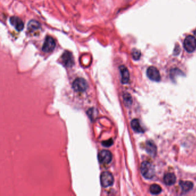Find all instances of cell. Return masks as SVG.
I'll use <instances>...</instances> for the list:
<instances>
[{
	"mask_svg": "<svg viewBox=\"0 0 196 196\" xmlns=\"http://www.w3.org/2000/svg\"><path fill=\"white\" fill-rule=\"evenodd\" d=\"M140 171L143 176L147 179H151L155 175L154 165L148 161L143 162L140 166Z\"/></svg>",
	"mask_w": 196,
	"mask_h": 196,
	"instance_id": "6da1fadb",
	"label": "cell"
},
{
	"mask_svg": "<svg viewBox=\"0 0 196 196\" xmlns=\"http://www.w3.org/2000/svg\"><path fill=\"white\" fill-rule=\"evenodd\" d=\"M183 47L187 53H193L196 49V38L191 35L187 36L184 40Z\"/></svg>",
	"mask_w": 196,
	"mask_h": 196,
	"instance_id": "7a4b0ae2",
	"label": "cell"
},
{
	"mask_svg": "<svg viewBox=\"0 0 196 196\" xmlns=\"http://www.w3.org/2000/svg\"><path fill=\"white\" fill-rule=\"evenodd\" d=\"M88 88V84L86 81L82 78L75 79L73 83V88L75 92H83Z\"/></svg>",
	"mask_w": 196,
	"mask_h": 196,
	"instance_id": "3957f363",
	"label": "cell"
},
{
	"mask_svg": "<svg viewBox=\"0 0 196 196\" xmlns=\"http://www.w3.org/2000/svg\"><path fill=\"white\" fill-rule=\"evenodd\" d=\"M56 46V43L53 38L51 36H47L45 38V39L44 41V44L43 45L42 47V51L46 53H49L54 51Z\"/></svg>",
	"mask_w": 196,
	"mask_h": 196,
	"instance_id": "277c9868",
	"label": "cell"
},
{
	"mask_svg": "<svg viewBox=\"0 0 196 196\" xmlns=\"http://www.w3.org/2000/svg\"><path fill=\"white\" fill-rule=\"evenodd\" d=\"M113 175L108 172H104L101 175V183L103 187L111 186L113 183Z\"/></svg>",
	"mask_w": 196,
	"mask_h": 196,
	"instance_id": "5b68a950",
	"label": "cell"
},
{
	"mask_svg": "<svg viewBox=\"0 0 196 196\" xmlns=\"http://www.w3.org/2000/svg\"><path fill=\"white\" fill-rule=\"evenodd\" d=\"M98 161L101 164H108L112 161V153L108 150H103L98 153Z\"/></svg>",
	"mask_w": 196,
	"mask_h": 196,
	"instance_id": "8992f818",
	"label": "cell"
},
{
	"mask_svg": "<svg viewBox=\"0 0 196 196\" xmlns=\"http://www.w3.org/2000/svg\"><path fill=\"white\" fill-rule=\"evenodd\" d=\"M148 77L153 81L159 82L161 80V75L158 69L154 66L148 67L147 70Z\"/></svg>",
	"mask_w": 196,
	"mask_h": 196,
	"instance_id": "52a82bcc",
	"label": "cell"
},
{
	"mask_svg": "<svg viewBox=\"0 0 196 196\" xmlns=\"http://www.w3.org/2000/svg\"><path fill=\"white\" fill-rule=\"evenodd\" d=\"M40 30L41 25L38 21L34 20L30 21L27 26V30L29 33L32 35H37V34L39 32Z\"/></svg>",
	"mask_w": 196,
	"mask_h": 196,
	"instance_id": "ba28073f",
	"label": "cell"
},
{
	"mask_svg": "<svg viewBox=\"0 0 196 196\" xmlns=\"http://www.w3.org/2000/svg\"><path fill=\"white\" fill-rule=\"evenodd\" d=\"M61 59L64 66L66 67H71L74 64L73 54L68 51L64 52L61 56Z\"/></svg>",
	"mask_w": 196,
	"mask_h": 196,
	"instance_id": "9c48e42d",
	"label": "cell"
},
{
	"mask_svg": "<svg viewBox=\"0 0 196 196\" xmlns=\"http://www.w3.org/2000/svg\"><path fill=\"white\" fill-rule=\"evenodd\" d=\"M10 23L11 25L15 27V29L19 32L21 31L24 29V24L23 21L20 18L17 16L11 17L10 19Z\"/></svg>",
	"mask_w": 196,
	"mask_h": 196,
	"instance_id": "30bf717a",
	"label": "cell"
},
{
	"mask_svg": "<svg viewBox=\"0 0 196 196\" xmlns=\"http://www.w3.org/2000/svg\"><path fill=\"white\" fill-rule=\"evenodd\" d=\"M119 70L122 76V82L125 84L127 83L129 81V73L127 68L125 66H120Z\"/></svg>",
	"mask_w": 196,
	"mask_h": 196,
	"instance_id": "8fae6325",
	"label": "cell"
},
{
	"mask_svg": "<svg viewBox=\"0 0 196 196\" xmlns=\"http://www.w3.org/2000/svg\"><path fill=\"white\" fill-rule=\"evenodd\" d=\"M146 150L147 152L151 156L154 157L157 153V147L151 141H148L146 144Z\"/></svg>",
	"mask_w": 196,
	"mask_h": 196,
	"instance_id": "7c38bea8",
	"label": "cell"
},
{
	"mask_svg": "<svg viewBox=\"0 0 196 196\" xmlns=\"http://www.w3.org/2000/svg\"><path fill=\"white\" fill-rule=\"evenodd\" d=\"M164 182L167 185H172L176 182V176L173 173H167L164 176Z\"/></svg>",
	"mask_w": 196,
	"mask_h": 196,
	"instance_id": "4fadbf2b",
	"label": "cell"
},
{
	"mask_svg": "<svg viewBox=\"0 0 196 196\" xmlns=\"http://www.w3.org/2000/svg\"><path fill=\"white\" fill-rule=\"evenodd\" d=\"M131 127L136 132L138 133L144 132V129L140 125V122L138 119H133L132 120L131 123Z\"/></svg>",
	"mask_w": 196,
	"mask_h": 196,
	"instance_id": "5bb4252c",
	"label": "cell"
},
{
	"mask_svg": "<svg viewBox=\"0 0 196 196\" xmlns=\"http://www.w3.org/2000/svg\"><path fill=\"white\" fill-rule=\"evenodd\" d=\"M180 185L181 187L182 191L187 192L191 191L193 187V184L191 182L183 181H181L180 182Z\"/></svg>",
	"mask_w": 196,
	"mask_h": 196,
	"instance_id": "9a60e30c",
	"label": "cell"
},
{
	"mask_svg": "<svg viewBox=\"0 0 196 196\" xmlns=\"http://www.w3.org/2000/svg\"><path fill=\"white\" fill-rule=\"evenodd\" d=\"M150 191L152 194L156 195V194H159L161 192L162 189H161V186H159L158 185L153 184L152 185H151L150 187Z\"/></svg>",
	"mask_w": 196,
	"mask_h": 196,
	"instance_id": "2e32d148",
	"label": "cell"
},
{
	"mask_svg": "<svg viewBox=\"0 0 196 196\" xmlns=\"http://www.w3.org/2000/svg\"><path fill=\"white\" fill-rule=\"evenodd\" d=\"M132 56L133 59L137 60L140 59L141 56V52L140 50L137 49H133L132 51Z\"/></svg>",
	"mask_w": 196,
	"mask_h": 196,
	"instance_id": "e0dca14e",
	"label": "cell"
},
{
	"mask_svg": "<svg viewBox=\"0 0 196 196\" xmlns=\"http://www.w3.org/2000/svg\"><path fill=\"white\" fill-rule=\"evenodd\" d=\"M124 100L125 101V103L127 105H131L132 103V98L129 94H125L124 96Z\"/></svg>",
	"mask_w": 196,
	"mask_h": 196,
	"instance_id": "ac0fdd59",
	"label": "cell"
},
{
	"mask_svg": "<svg viewBox=\"0 0 196 196\" xmlns=\"http://www.w3.org/2000/svg\"><path fill=\"white\" fill-rule=\"evenodd\" d=\"M113 140L112 139H109L108 140L103 142L102 143V144H103V146H105V147H109L113 144Z\"/></svg>",
	"mask_w": 196,
	"mask_h": 196,
	"instance_id": "d6986e66",
	"label": "cell"
},
{
	"mask_svg": "<svg viewBox=\"0 0 196 196\" xmlns=\"http://www.w3.org/2000/svg\"><path fill=\"white\" fill-rule=\"evenodd\" d=\"M180 51H181V49H180V46H179L178 45H176V47H175L174 54L175 55H178V54L180 53Z\"/></svg>",
	"mask_w": 196,
	"mask_h": 196,
	"instance_id": "ffe728a7",
	"label": "cell"
},
{
	"mask_svg": "<svg viewBox=\"0 0 196 196\" xmlns=\"http://www.w3.org/2000/svg\"><path fill=\"white\" fill-rule=\"evenodd\" d=\"M194 34H195V35H196V31H194Z\"/></svg>",
	"mask_w": 196,
	"mask_h": 196,
	"instance_id": "44dd1931",
	"label": "cell"
}]
</instances>
